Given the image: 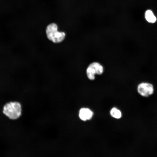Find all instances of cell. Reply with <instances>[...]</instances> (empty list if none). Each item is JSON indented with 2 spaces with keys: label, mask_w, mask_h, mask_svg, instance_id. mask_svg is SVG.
<instances>
[{
  "label": "cell",
  "mask_w": 157,
  "mask_h": 157,
  "mask_svg": "<svg viewBox=\"0 0 157 157\" xmlns=\"http://www.w3.org/2000/svg\"><path fill=\"white\" fill-rule=\"evenodd\" d=\"M56 24L51 23L49 24L46 29V33L48 39L53 42L58 43L61 42L65 39V34L63 32L58 31Z\"/></svg>",
  "instance_id": "6da1fadb"
},
{
  "label": "cell",
  "mask_w": 157,
  "mask_h": 157,
  "mask_svg": "<svg viewBox=\"0 0 157 157\" xmlns=\"http://www.w3.org/2000/svg\"><path fill=\"white\" fill-rule=\"evenodd\" d=\"M21 104L16 101L10 102L4 106L3 113L9 118L15 119L19 118L22 113Z\"/></svg>",
  "instance_id": "7a4b0ae2"
},
{
  "label": "cell",
  "mask_w": 157,
  "mask_h": 157,
  "mask_svg": "<svg viewBox=\"0 0 157 157\" xmlns=\"http://www.w3.org/2000/svg\"><path fill=\"white\" fill-rule=\"evenodd\" d=\"M104 68L99 63L94 62L90 63L86 69V74L88 79L93 80L95 78V75H101L104 72Z\"/></svg>",
  "instance_id": "3957f363"
},
{
  "label": "cell",
  "mask_w": 157,
  "mask_h": 157,
  "mask_svg": "<svg viewBox=\"0 0 157 157\" xmlns=\"http://www.w3.org/2000/svg\"><path fill=\"white\" fill-rule=\"evenodd\" d=\"M153 85L149 82H143L139 83L137 86V91L141 96L148 97L152 95L154 92Z\"/></svg>",
  "instance_id": "277c9868"
},
{
  "label": "cell",
  "mask_w": 157,
  "mask_h": 157,
  "mask_svg": "<svg viewBox=\"0 0 157 157\" xmlns=\"http://www.w3.org/2000/svg\"><path fill=\"white\" fill-rule=\"evenodd\" d=\"M93 115L92 112L88 108L81 109L79 112V117L82 120L85 121L90 119Z\"/></svg>",
  "instance_id": "5b68a950"
},
{
  "label": "cell",
  "mask_w": 157,
  "mask_h": 157,
  "mask_svg": "<svg viewBox=\"0 0 157 157\" xmlns=\"http://www.w3.org/2000/svg\"><path fill=\"white\" fill-rule=\"evenodd\" d=\"M145 17L146 20L150 23H154L157 20L156 17L150 10L146 11L145 13Z\"/></svg>",
  "instance_id": "8992f818"
},
{
  "label": "cell",
  "mask_w": 157,
  "mask_h": 157,
  "mask_svg": "<svg viewBox=\"0 0 157 157\" xmlns=\"http://www.w3.org/2000/svg\"><path fill=\"white\" fill-rule=\"evenodd\" d=\"M110 113L113 117L117 119L120 118L122 116L120 111L115 108H113L111 110Z\"/></svg>",
  "instance_id": "52a82bcc"
}]
</instances>
